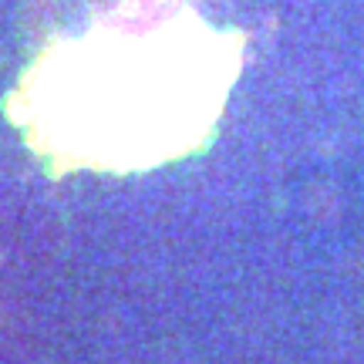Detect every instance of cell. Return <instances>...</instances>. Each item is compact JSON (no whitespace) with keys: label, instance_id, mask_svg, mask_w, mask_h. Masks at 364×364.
Segmentation results:
<instances>
[{"label":"cell","instance_id":"cell-1","mask_svg":"<svg viewBox=\"0 0 364 364\" xmlns=\"http://www.w3.org/2000/svg\"><path fill=\"white\" fill-rule=\"evenodd\" d=\"M236 68L240 34L179 0H125L27 71L11 118L51 169H156L206 145Z\"/></svg>","mask_w":364,"mask_h":364}]
</instances>
